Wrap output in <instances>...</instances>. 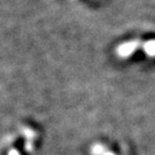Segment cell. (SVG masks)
Returning <instances> with one entry per match:
<instances>
[{
  "label": "cell",
  "instance_id": "7a4b0ae2",
  "mask_svg": "<svg viewBox=\"0 0 155 155\" xmlns=\"http://www.w3.org/2000/svg\"><path fill=\"white\" fill-rule=\"evenodd\" d=\"M91 154L92 155H116L113 153L108 148H106L104 145L101 144H94L91 147Z\"/></svg>",
  "mask_w": 155,
  "mask_h": 155
},
{
  "label": "cell",
  "instance_id": "6da1fadb",
  "mask_svg": "<svg viewBox=\"0 0 155 155\" xmlns=\"http://www.w3.org/2000/svg\"><path fill=\"white\" fill-rule=\"evenodd\" d=\"M143 44L144 43H141L139 40H130V41L122 43L121 45L117 46L116 54L118 56H121V58H127L131 54H133L138 48H141Z\"/></svg>",
  "mask_w": 155,
  "mask_h": 155
},
{
  "label": "cell",
  "instance_id": "3957f363",
  "mask_svg": "<svg viewBox=\"0 0 155 155\" xmlns=\"http://www.w3.org/2000/svg\"><path fill=\"white\" fill-rule=\"evenodd\" d=\"M143 50L148 56H155V39L145 41L143 44Z\"/></svg>",
  "mask_w": 155,
  "mask_h": 155
},
{
  "label": "cell",
  "instance_id": "277c9868",
  "mask_svg": "<svg viewBox=\"0 0 155 155\" xmlns=\"http://www.w3.org/2000/svg\"><path fill=\"white\" fill-rule=\"evenodd\" d=\"M8 155H20V153H18L16 150H12L11 152L8 153Z\"/></svg>",
  "mask_w": 155,
  "mask_h": 155
}]
</instances>
